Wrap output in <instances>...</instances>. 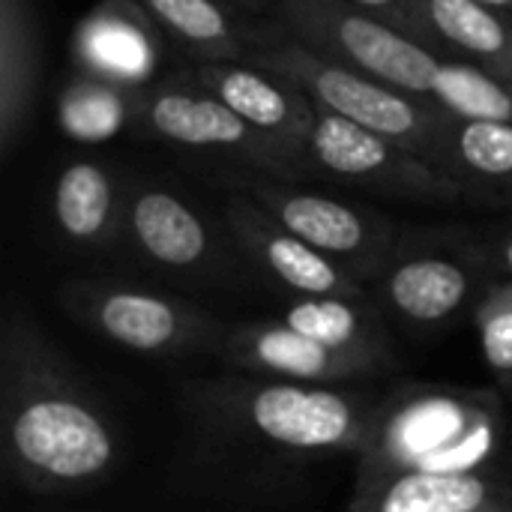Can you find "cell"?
Listing matches in <instances>:
<instances>
[{
	"instance_id": "1",
	"label": "cell",
	"mask_w": 512,
	"mask_h": 512,
	"mask_svg": "<svg viewBox=\"0 0 512 512\" xmlns=\"http://www.w3.org/2000/svg\"><path fill=\"white\" fill-rule=\"evenodd\" d=\"M0 456L33 495L90 492L123 459L117 423L21 300L0 324Z\"/></svg>"
},
{
	"instance_id": "2",
	"label": "cell",
	"mask_w": 512,
	"mask_h": 512,
	"mask_svg": "<svg viewBox=\"0 0 512 512\" xmlns=\"http://www.w3.org/2000/svg\"><path fill=\"white\" fill-rule=\"evenodd\" d=\"M384 393L387 387L297 384L228 372L183 381L177 399L201 435L228 447L282 456H360L372 441Z\"/></svg>"
},
{
	"instance_id": "3",
	"label": "cell",
	"mask_w": 512,
	"mask_h": 512,
	"mask_svg": "<svg viewBox=\"0 0 512 512\" xmlns=\"http://www.w3.org/2000/svg\"><path fill=\"white\" fill-rule=\"evenodd\" d=\"M504 399L495 390L405 381L387 387L357 483L396 474H501Z\"/></svg>"
},
{
	"instance_id": "4",
	"label": "cell",
	"mask_w": 512,
	"mask_h": 512,
	"mask_svg": "<svg viewBox=\"0 0 512 512\" xmlns=\"http://www.w3.org/2000/svg\"><path fill=\"white\" fill-rule=\"evenodd\" d=\"M249 60L288 78L318 108L339 114L342 120H351L363 129H372L429 159L432 165L438 162L450 114L441 111L432 99L411 96L357 69L333 63L291 36L255 39Z\"/></svg>"
},
{
	"instance_id": "5",
	"label": "cell",
	"mask_w": 512,
	"mask_h": 512,
	"mask_svg": "<svg viewBox=\"0 0 512 512\" xmlns=\"http://www.w3.org/2000/svg\"><path fill=\"white\" fill-rule=\"evenodd\" d=\"M57 303L78 327L123 351L159 360L219 354L228 330V324L192 300L120 279H66Z\"/></svg>"
},
{
	"instance_id": "6",
	"label": "cell",
	"mask_w": 512,
	"mask_h": 512,
	"mask_svg": "<svg viewBox=\"0 0 512 512\" xmlns=\"http://www.w3.org/2000/svg\"><path fill=\"white\" fill-rule=\"evenodd\" d=\"M291 39L411 96H432L441 57L408 30L351 0H276Z\"/></svg>"
},
{
	"instance_id": "7",
	"label": "cell",
	"mask_w": 512,
	"mask_h": 512,
	"mask_svg": "<svg viewBox=\"0 0 512 512\" xmlns=\"http://www.w3.org/2000/svg\"><path fill=\"white\" fill-rule=\"evenodd\" d=\"M303 174H321L354 189L414 204H456L465 198L462 186L429 159L318 105L303 144Z\"/></svg>"
},
{
	"instance_id": "8",
	"label": "cell",
	"mask_w": 512,
	"mask_h": 512,
	"mask_svg": "<svg viewBox=\"0 0 512 512\" xmlns=\"http://www.w3.org/2000/svg\"><path fill=\"white\" fill-rule=\"evenodd\" d=\"M480 246L444 240H399L396 252L372 282L378 306L414 330H438L453 324L489 276Z\"/></svg>"
},
{
	"instance_id": "9",
	"label": "cell",
	"mask_w": 512,
	"mask_h": 512,
	"mask_svg": "<svg viewBox=\"0 0 512 512\" xmlns=\"http://www.w3.org/2000/svg\"><path fill=\"white\" fill-rule=\"evenodd\" d=\"M246 192L291 234L342 264L354 279L375 282L399 246L393 222L339 198L291 186L279 177L252 180Z\"/></svg>"
},
{
	"instance_id": "10",
	"label": "cell",
	"mask_w": 512,
	"mask_h": 512,
	"mask_svg": "<svg viewBox=\"0 0 512 512\" xmlns=\"http://www.w3.org/2000/svg\"><path fill=\"white\" fill-rule=\"evenodd\" d=\"M132 117L165 144L237 156L279 180L300 177L297 165L282 147L255 132L243 117H237L222 99H216L204 87L192 90L165 84L156 90H135Z\"/></svg>"
},
{
	"instance_id": "11",
	"label": "cell",
	"mask_w": 512,
	"mask_h": 512,
	"mask_svg": "<svg viewBox=\"0 0 512 512\" xmlns=\"http://www.w3.org/2000/svg\"><path fill=\"white\" fill-rule=\"evenodd\" d=\"M225 225L240 252L279 288L297 297H357L366 285L342 264L312 249L306 240L282 228L249 192L225 201Z\"/></svg>"
},
{
	"instance_id": "12",
	"label": "cell",
	"mask_w": 512,
	"mask_h": 512,
	"mask_svg": "<svg viewBox=\"0 0 512 512\" xmlns=\"http://www.w3.org/2000/svg\"><path fill=\"white\" fill-rule=\"evenodd\" d=\"M219 357L231 372L297 384H360L381 375L375 366L303 336L282 318L231 324Z\"/></svg>"
},
{
	"instance_id": "13",
	"label": "cell",
	"mask_w": 512,
	"mask_h": 512,
	"mask_svg": "<svg viewBox=\"0 0 512 512\" xmlns=\"http://www.w3.org/2000/svg\"><path fill=\"white\" fill-rule=\"evenodd\" d=\"M123 234L147 264L177 276H213L225 258L201 210L153 183H135L126 192Z\"/></svg>"
},
{
	"instance_id": "14",
	"label": "cell",
	"mask_w": 512,
	"mask_h": 512,
	"mask_svg": "<svg viewBox=\"0 0 512 512\" xmlns=\"http://www.w3.org/2000/svg\"><path fill=\"white\" fill-rule=\"evenodd\" d=\"M198 87L222 99L255 132L288 153L303 174V144L315 123V102L288 78L255 60H213L201 63Z\"/></svg>"
},
{
	"instance_id": "15",
	"label": "cell",
	"mask_w": 512,
	"mask_h": 512,
	"mask_svg": "<svg viewBox=\"0 0 512 512\" xmlns=\"http://www.w3.org/2000/svg\"><path fill=\"white\" fill-rule=\"evenodd\" d=\"M72 57L81 75L132 93L144 90L159 66L156 24L132 0H105L81 21Z\"/></svg>"
},
{
	"instance_id": "16",
	"label": "cell",
	"mask_w": 512,
	"mask_h": 512,
	"mask_svg": "<svg viewBox=\"0 0 512 512\" xmlns=\"http://www.w3.org/2000/svg\"><path fill=\"white\" fill-rule=\"evenodd\" d=\"M348 512H512L504 474H396L357 483Z\"/></svg>"
},
{
	"instance_id": "17",
	"label": "cell",
	"mask_w": 512,
	"mask_h": 512,
	"mask_svg": "<svg viewBox=\"0 0 512 512\" xmlns=\"http://www.w3.org/2000/svg\"><path fill=\"white\" fill-rule=\"evenodd\" d=\"M405 30L512 78V18L477 0H408Z\"/></svg>"
},
{
	"instance_id": "18",
	"label": "cell",
	"mask_w": 512,
	"mask_h": 512,
	"mask_svg": "<svg viewBox=\"0 0 512 512\" xmlns=\"http://www.w3.org/2000/svg\"><path fill=\"white\" fill-rule=\"evenodd\" d=\"M42 81V24L33 0H0V156L12 159Z\"/></svg>"
},
{
	"instance_id": "19",
	"label": "cell",
	"mask_w": 512,
	"mask_h": 512,
	"mask_svg": "<svg viewBox=\"0 0 512 512\" xmlns=\"http://www.w3.org/2000/svg\"><path fill=\"white\" fill-rule=\"evenodd\" d=\"M282 321L333 351L375 366L381 375L399 363L384 309L369 291L357 297H300L285 309Z\"/></svg>"
},
{
	"instance_id": "20",
	"label": "cell",
	"mask_w": 512,
	"mask_h": 512,
	"mask_svg": "<svg viewBox=\"0 0 512 512\" xmlns=\"http://www.w3.org/2000/svg\"><path fill=\"white\" fill-rule=\"evenodd\" d=\"M51 219L66 243L108 249L123 234L126 192L99 162L75 159L54 180Z\"/></svg>"
},
{
	"instance_id": "21",
	"label": "cell",
	"mask_w": 512,
	"mask_h": 512,
	"mask_svg": "<svg viewBox=\"0 0 512 512\" xmlns=\"http://www.w3.org/2000/svg\"><path fill=\"white\" fill-rule=\"evenodd\" d=\"M465 198L512 207V123L450 117L438 162Z\"/></svg>"
},
{
	"instance_id": "22",
	"label": "cell",
	"mask_w": 512,
	"mask_h": 512,
	"mask_svg": "<svg viewBox=\"0 0 512 512\" xmlns=\"http://www.w3.org/2000/svg\"><path fill=\"white\" fill-rule=\"evenodd\" d=\"M456 120L512 123V81L471 60H444L429 96Z\"/></svg>"
},
{
	"instance_id": "23",
	"label": "cell",
	"mask_w": 512,
	"mask_h": 512,
	"mask_svg": "<svg viewBox=\"0 0 512 512\" xmlns=\"http://www.w3.org/2000/svg\"><path fill=\"white\" fill-rule=\"evenodd\" d=\"M132 90L81 75L60 96L63 132L78 141H105L132 117Z\"/></svg>"
},
{
	"instance_id": "24",
	"label": "cell",
	"mask_w": 512,
	"mask_h": 512,
	"mask_svg": "<svg viewBox=\"0 0 512 512\" xmlns=\"http://www.w3.org/2000/svg\"><path fill=\"white\" fill-rule=\"evenodd\" d=\"M480 351L501 390L512 393V279H495L474 306Z\"/></svg>"
},
{
	"instance_id": "25",
	"label": "cell",
	"mask_w": 512,
	"mask_h": 512,
	"mask_svg": "<svg viewBox=\"0 0 512 512\" xmlns=\"http://www.w3.org/2000/svg\"><path fill=\"white\" fill-rule=\"evenodd\" d=\"M483 258L498 279H512V228L495 231L483 246Z\"/></svg>"
},
{
	"instance_id": "26",
	"label": "cell",
	"mask_w": 512,
	"mask_h": 512,
	"mask_svg": "<svg viewBox=\"0 0 512 512\" xmlns=\"http://www.w3.org/2000/svg\"><path fill=\"white\" fill-rule=\"evenodd\" d=\"M351 3H357V6H363V9H369V12L387 18L390 24H396V27H402V30H405V24H408V0H351Z\"/></svg>"
},
{
	"instance_id": "27",
	"label": "cell",
	"mask_w": 512,
	"mask_h": 512,
	"mask_svg": "<svg viewBox=\"0 0 512 512\" xmlns=\"http://www.w3.org/2000/svg\"><path fill=\"white\" fill-rule=\"evenodd\" d=\"M222 3H231V6L246 9V12H261V9H267L270 3H276V0H222Z\"/></svg>"
},
{
	"instance_id": "28",
	"label": "cell",
	"mask_w": 512,
	"mask_h": 512,
	"mask_svg": "<svg viewBox=\"0 0 512 512\" xmlns=\"http://www.w3.org/2000/svg\"><path fill=\"white\" fill-rule=\"evenodd\" d=\"M483 6H492V9H501V12H512V0H477Z\"/></svg>"
},
{
	"instance_id": "29",
	"label": "cell",
	"mask_w": 512,
	"mask_h": 512,
	"mask_svg": "<svg viewBox=\"0 0 512 512\" xmlns=\"http://www.w3.org/2000/svg\"><path fill=\"white\" fill-rule=\"evenodd\" d=\"M510 480H512V471H510Z\"/></svg>"
},
{
	"instance_id": "30",
	"label": "cell",
	"mask_w": 512,
	"mask_h": 512,
	"mask_svg": "<svg viewBox=\"0 0 512 512\" xmlns=\"http://www.w3.org/2000/svg\"><path fill=\"white\" fill-rule=\"evenodd\" d=\"M510 81H512V78H510Z\"/></svg>"
}]
</instances>
